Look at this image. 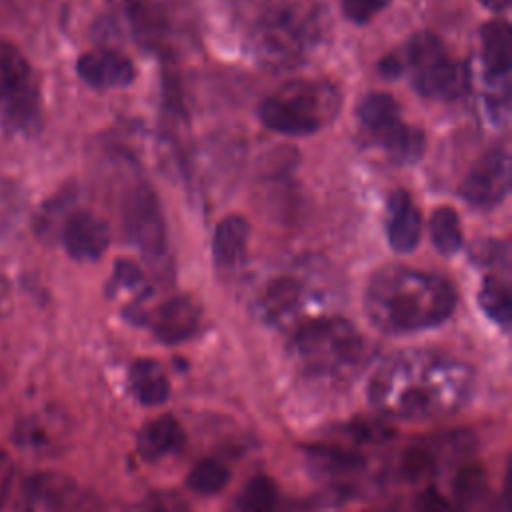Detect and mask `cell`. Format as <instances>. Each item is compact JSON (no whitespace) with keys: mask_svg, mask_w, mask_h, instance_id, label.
Returning a JSON list of instances; mask_svg holds the SVG:
<instances>
[{"mask_svg":"<svg viewBox=\"0 0 512 512\" xmlns=\"http://www.w3.org/2000/svg\"><path fill=\"white\" fill-rule=\"evenodd\" d=\"M474 372L460 360L432 352H402L372 374L370 404L384 416L434 420L458 412L470 398Z\"/></svg>","mask_w":512,"mask_h":512,"instance_id":"6da1fadb","label":"cell"},{"mask_svg":"<svg viewBox=\"0 0 512 512\" xmlns=\"http://www.w3.org/2000/svg\"><path fill=\"white\" fill-rule=\"evenodd\" d=\"M364 308L378 330L408 334L446 322L456 308V290L438 274L386 266L372 274Z\"/></svg>","mask_w":512,"mask_h":512,"instance_id":"7a4b0ae2","label":"cell"},{"mask_svg":"<svg viewBox=\"0 0 512 512\" xmlns=\"http://www.w3.org/2000/svg\"><path fill=\"white\" fill-rule=\"evenodd\" d=\"M290 352L306 376L346 380L360 366L364 340L346 318L316 316L294 328Z\"/></svg>","mask_w":512,"mask_h":512,"instance_id":"3957f363","label":"cell"},{"mask_svg":"<svg viewBox=\"0 0 512 512\" xmlns=\"http://www.w3.org/2000/svg\"><path fill=\"white\" fill-rule=\"evenodd\" d=\"M318 34L314 12L304 4L262 0L250 18V52L266 66H290L302 58Z\"/></svg>","mask_w":512,"mask_h":512,"instance_id":"277c9868","label":"cell"},{"mask_svg":"<svg viewBox=\"0 0 512 512\" xmlns=\"http://www.w3.org/2000/svg\"><path fill=\"white\" fill-rule=\"evenodd\" d=\"M338 112V92L318 80H294L264 98L258 116L274 132L306 136L328 124Z\"/></svg>","mask_w":512,"mask_h":512,"instance_id":"5b68a950","label":"cell"},{"mask_svg":"<svg viewBox=\"0 0 512 512\" xmlns=\"http://www.w3.org/2000/svg\"><path fill=\"white\" fill-rule=\"evenodd\" d=\"M414 90L434 100H454L468 92L470 72L466 64L452 60L438 36L418 32L406 46Z\"/></svg>","mask_w":512,"mask_h":512,"instance_id":"8992f818","label":"cell"},{"mask_svg":"<svg viewBox=\"0 0 512 512\" xmlns=\"http://www.w3.org/2000/svg\"><path fill=\"white\" fill-rule=\"evenodd\" d=\"M358 120L368 138L394 162L412 164L424 152V134L400 120L398 104L390 94L374 92L362 98Z\"/></svg>","mask_w":512,"mask_h":512,"instance_id":"52a82bcc","label":"cell"},{"mask_svg":"<svg viewBox=\"0 0 512 512\" xmlns=\"http://www.w3.org/2000/svg\"><path fill=\"white\" fill-rule=\"evenodd\" d=\"M40 114L34 72L22 52L0 38V116L14 130H28Z\"/></svg>","mask_w":512,"mask_h":512,"instance_id":"ba28073f","label":"cell"},{"mask_svg":"<svg viewBox=\"0 0 512 512\" xmlns=\"http://www.w3.org/2000/svg\"><path fill=\"white\" fill-rule=\"evenodd\" d=\"M510 188V156L504 148L488 150L464 176L460 196L476 208H492Z\"/></svg>","mask_w":512,"mask_h":512,"instance_id":"9c48e42d","label":"cell"},{"mask_svg":"<svg viewBox=\"0 0 512 512\" xmlns=\"http://www.w3.org/2000/svg\"><path fill=\"white\" fill-rule=\"evenodd\" d=\"M124 226L128 238L148 256H160L164 250V220L156 194L140 184L124 202Z\"/></svg>","mask_w":512,"mask_h":512,"instance_id":"30bf717a","label":"cell"},{"mask_svg":"<svg viewBox=\"0 0 512 512\" xmlns=\"http://www.w3.org/2000/svg\"><path fill=\"white\" fill-rule=\"evenodd\" d=\"M132 32L150 46H162L176 32V0H120Z\"/></svg>","mask_w":512,"mask_h":512,"instance_id":"8fae6325","label":"cell"},{"mask_svg":"<svg viewBox=\"0 0 512 512\" xmlns=\"http://www.w3.org/2000/svg\"><path fill=\"white\" fill-rule=\"evenodd\" d=\"M142 318L160 342L178 344L196 332L200 324V306L190 296H174Z\"/></svg>","mask_w":512,"mask_h":512,"instance_id":"7c38bea8","label":"cell"},{"mask_svg":"<svg viewBox=\"0 0 512 512\" xmlns=\"http://www.w3.org/2000/svg\"><path fill=\"white\" fill-rule=\"evenodd\" d=\"M76 484L58 472H38L22 486L28 512H64L76 500Z\"/></svg>","mask_w":512,"mask_h":512,"instance_id":"4fadbf2b","label":"cell"},{"mask_svg":"<svg viewBox=\"0 0 512 512\" xmlns=\"http://www.w3.org/2000/svg\"><path fill=\"white\" fill-rule=\"evenodd\" d=\"M68 254L76 260H98L110 242L108 226L88 210L68 216L62 232Z\"/></svg>","mask_w":512,"mask_h":512,"instance_id":"5bb4252c","label":"cell"},{"mask_svg":"<svg viewBox=\"0 0 512 512\" xmlns=\"http://www.w3.org/2000/svg\"><path fill=\"white\" fill-rule=\"evenodd\" d=\"M304 286L298 278L278 276L270 280L256 300L258 314L276 326H286L298 318L304 306Z\"/></svg>","mask_w":512,"mask_h":512,"instance_id":"9a60e30c","label":"cell"},{"mask_svg":"<svg viewBox=\"0 0 512 512\" xmlns=\"http://www.w3.org/2000/svg\"><path fill=\"white\" fill-rule=\"evenodd\" d=\"M76 70L94 88H122L134 80L132 62L116 50L100 48L78 58Z\"/></svg>","mask_w":512,"mask_h":512,"instance_id":"2e32d148","label":"cell"},{"mask_svg":"<svg viewBox=\"0 0 512 512\" xmlns=\"http://www.w3.org/2000/svg\"><path fill=\"white\" fill-rule=\"evenodd\" d=\"M422 218L404 190L388 198V242L396 252H410L420 240Z\"/></svg>","mask_w":512,"mask_h":512,"instance_id":"e0dca14e","label":"cell"},{"mask_svg":"<svg viewBox=\"0 0 512 512\" xmlns=\"http://www.w3.org/2000/svg\"><path fill=\"white\" fill-rule=\"evenodd\" d=\"M452 504L458 512H494L496 502L484 470L476 464L462 466L452 482Z\"/></svg>","mask_w":512,"mask_h":512,"instance_id":"ac0fdd59","label":"cell"},{"mask_svg":"<svg viewBox=\"0 0 512 512\" xmlns=\"http://www.w3.org/2000/svg\"><path fill=\"white\" fill-rule=\"evenodd\" d=\"M184 430L172 414L150 420L138 434V452L146 460H158L178 452L184 446Z\"/></svg>","mask_w":512,"mask_h":512,"instance_id":"d6986e66","label":"cell"},{"mask_svg":"<svg viewBox=\"0 0 512 512\" xmlns=\"http://www.w3.org/2000/svg\"><path fill=\"white\" fill-rule=\"evenodd\" d=\"M250 226L244 216L230 214L214 230L212 238V254L214 262L220 268H234L242 262L248 246Z\"/></svg>","mask_w":512,"mask_h":512,"instance_id":"ffe728a7","label":"cell"},{"mask_svg":"<svg viewBox=\"0 0 512 512\" xmlns=\"http://www.w3.org/2000/svg\"><path fill=\"white\" fill-rule=\"evenodd\" d=\"M482 58L490 80H506L512 60V32L504 20H490L482 32Z\"/></svg>","mask_w":512,"mask_h":512,"instance_id":"44dd1931","label":"cell"},{"mask_svg":"<svg viewBox=\"0 0 512 512\" xmlns=\"http://www.w3.org/2000/svg\"><path fill=\"white\" fill-rule=\"evenodd\" d=\"M128 384L132 394L146 406L162 404L170 392L162 366L152 358H140L130 366Z\"/></svg>","mask_w":512,"mask_h":512,"instance_id":"7402d4cb","label":"cell"},{"mask_svg":"<svg viewBox=\"0 0 512 512\" xmlns=\"http://www.w3.org/2000/svg\"><path fill=\"white\" fill-rule=\"evenodd\" d=\"M238 512H276L278 488L270 476H252L238 494Z\"/></svg>","mask_w":512,"mask_h":512,"instance_id":"603a6c76","label":"cell"},{"mask_svg":"<svg viewBox=\"0 0 512 512\" xmlns=\"http://www.w3.org/2000/svg\"><path fill=\"white\" fill-rule=\"evenodd\" d=\"M430 238L436 250L444 256H450L462 246V230L460 220L454 208L440 206L430 216Z\"/></svg>","mask_w":512,"mask_h":512,"instance_id":"cb8c5ba5","label":"cell"},{"mask_svg":"<svg viewBox=\"0 0 512 512\" xmlns=\"http://www.w3.org/2000/svg\"><path fill=\"white\" fill-rule=\"evenodd\" d=\"M230 480V470L216 458H202L192 466L186 476V484L200 496L218 494Z\"/></svg>","mask_w":512,"mask_h":512,"instance_id":"d4e9b609","label":"cell"},{"mask_svg":"<svg viewBox=\"0 0 512 512\" xmlns=\"http://www.w3.org/2000/svg\"><path fill=\"white\" fill-rule=\"evenodd\" d=\"M478 304L498 324H508L512 314V298L510 288L500 278H486L480 292H478Z\"/></svg>","mask_w":512,"mask_h":512,"instance_id":"484cf974","label":"cell"},{"mask_svg":"<svg viewBox=\"0 0 512 512\" xmlns=\"http://www.w3.org/2000/svg\"><path fill=\"white\" fill-rule=\"evenodd\" d=\"M388 2L390 0H342V12L354 24H364L382 12Z\"/></svg>","mask_w":512,"mask_h":512,"instance_id":"4316f807","label":"cell"},{"mask_svg":"<svg viewBox=\"0 0 512 512\" xmlns=\"http://www.w3.org/2000/svg\"><path fill=\"white\" fill-rule=\"evenodd\" d=\"M414 510L416 512H458L452 500L432 486L418 494Z\"/></svg>","mask_w":512,"mask_h":512,"instance_id":"83f0119b","label":"cell"},{"mask_svg":"<svg viewBox=\"0 0 512 512\" xmlns=\"http://www.w3.org/2000/svg\"><path fill=\"white\" fill-rule=\"evenodd\" d=\"M136 512H188L186 504L178 500L176 496H166V494H156L146 498Z\"/></svg>","mask_w":512,"mask_h":512,"instance_id":"f1b7e54d","label":"cell"},{"mask_svg":"<svg viewBox=\"0 0 512 512\" xmlns=\"http://www.w3.org/2000/svg\"><path fill=\"white\" fill-rule=\"evenodd\" d=\"M12 478H14V464L12 458L0 450V510L8 498L10 486H12Z\"/></svg>","mask_w":512,"mask_h":512,"instance_id":"f546056e","label":"cell"},{"mask_svg":"<svg viewBox=\"0 0 512 512\" xmlns=\"http://www.w3.org/2000/svg\"><path fill=\"white\" fill-rule=\"evenodd\" d=\"M138 282H140V270L132 262H118L114 272V284L130 288Z\"/></svg>","mask_w":512,"mask_h":512,"instance_id":"4dcf8cb0","label":"cell"},{"mask_svg":"<svg viewBox=\"0 0 512 512\" xmlns=\"http://www.w3.org/2000/svg\"><path fill=\"white\" fill-rule=\"evenodd\" d=\"M488 10H492V12H502V10H506L508 8V4H510V0H480Z\"/></svg>","mask_w":512,"mask_h":512,"instance_id":"1f68e13d","label":"cell"},{"mask_svg":"<svg viewBox=\"0 0 512 512\" xmlns=\"http://www.w3.org/2000/svg\"><path fill=\"white\" fill-rule=\"evenodd\" d=\"M366 512H388V510H366Z\"/></svg>","mask_w":512,"mask_h":512,"instance_id":"d6a6232c","label":"cell"}]
</instances>
